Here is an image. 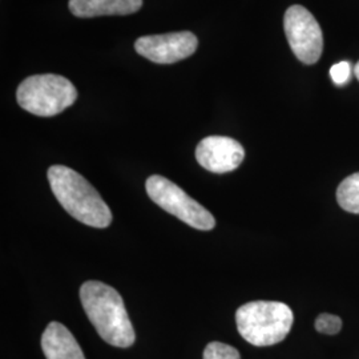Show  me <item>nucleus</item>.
I'll use <instances>...</instances> for the list:
<instances>
[{
    "label": "nucleus",
    "mask_w": 359,
    "mask_h": 359,
    "mask_svg": "<svg viewBox=\"0 0 359 359\" xmlns=\"http://www.w3.org/2000/svg\"><path fill=\"white\" fill-rule=\"evenodd\" d=\"M318 333L327 334V335H335L339 333L342 329V320L338 316L322 313L314 323Z\"/></svg>",
    "instance_id": "13"
},
{
    "label": "nucleus",
    "mask_w": 359,
    "mask_h": 359,
    "mask_svg": "<svg viewBox=\"0 0 359 359\" xmlns=\"http://www.w3.org/2000/svg\"><path fill=\"white\" fill-rule=\"evenodd\" d=\"M204 359H241V355L236 347L222 342H210L204 350Z\"/></svg>",
    "instance_id": "12"
},
{
    "label": "nucleus",
    "mask_w": 359,
    "mask_h": 359,
    "mask_svg": "<svg viewBox=\"0 0 359 359\" xmlns=\"http://www.w3.org/2000/svg\"><path fill=\"white\" fill-rule=\"evenodd\" d=\"M75 86L65 76L46 74L27 77L16 90L19 105L32 115L52 117L76 102Z\"/></svg>",
    "instance_id": "4"
},
{
    "label": "nucleus",
    "mask_w": 359,
    "mask_h": 359,
    "mask_svg": "<svg viewBox=\"0 0 359 359\" xmlns=\"http://www.w3.org/2000/svg\"><path fill=\"white\" fill-rule=\"evenodd\" d=\"M330 77L337 86H344L350 81L351 77V65L348 62L337 63L330 68Z\"/></svg>",
    "instance_id": "14"
},
{
    "label": "nucleus",
    "mask_w": 359,
    "mask_h": 359,
    "mask_svg": "<svg viewBox=\"0 0 359 359\" xmlns=\"http://www.w3.org/2000/svg\"><path fill=\"white\" fill-rule=\"evenodd\" d=\"M41 350L47 359H86L74 334L60 322L47 326L41 335Z\"/></svg>",
    "instance_id": "9"
},
{
    "label": "nucleus",
    "mask_w": 359,
    "mask_h": 359,
    "mask_svg": "<svg viewBox=\"0 0 359 359\" xmlns=\"http://www.w3.org/2000/svg\"><path fill=\"white\" fill-rule=\"evenodd\" d=\"M285 34L292 51L304 65H314L323 51V35L316 18L302 6L287 8L283 19Z\"/></svg>",
    "instance_id": "6"
},
{
    "label": "nucleus",
    "mask_w": 359,
    "mask_h": 359,
    "mask_svg": "<svg viewBox=\"0 0 359 359\" xmlns=\"http://www.w3.org/2000/svg\"><path fill=\"white\" fill-rule=\"evenodd\" d=\"M145 189L154 204L194 229L212 231L216 226L212 213L170 180L154 175L147 180Z\"/></svg>",
    "instance_id": "5"
},
{
    "label": "nucleus",
    "mask_w": 359,
    "mask_h": 359,
    "mask_svg": "<svg viewBox=\"0 0 359 359\" xmlns=\"http://www.w3.org/2000/svg\"><path fill=\"white\" fill-rule=\"evenodd\" d=\"M354 74H355V76H357V79L359 80V62L355 65V67H354Z\"/></svg>",
    "instance_id": "15"
},
{
    "label": "nucleus",
    "mask_w": 359,
    "mask_h": 359,
    "mask_svg": "<svg viewBox=\"0 0 359 359\" xmlns=\"http://www.w3.org/2000/svg\"><path fill=\"white\" fill-rule=\"evenodd\" d=\"M337 201L348 213L359 215V172L344 180L337 189Z\"/></svg>",
    "instance_id": "11"
},
{
    "label": "nucleus",
    "mask_w": 359,
    "mask_h": 359,
    "mask_svg": "<svg viewBox=\"0 0 359 359\" xmlns=\"http://www.w3.org/2000/svg\"><path fill=\"white\" fill-rule=\"evenodd\" d=\"M47 177L55 197L69 216L92 228L104 229L111 225V209L80 173L65 165H52Z\"/></svg>",
    "instance_id": "2"
},
{
    "label": "nucleus",
    "mask_w": 359,
    "mask_h": 359,
    "mask_svg": "<svg viewBox=\"0 0 359 359\" xmlns=\"http://www.w3.org/2000/svg\"><path fill=\"white\" fill-rule=\"evenodd\" d=\"M244 157V147L226 136H209L196 148L197 163L212 173L233 172L243 164Z\"/></svg>",
    "instance_id": "8"
},
{
    "label": "nucleus",
    "mask_w": 359,
    "mask_h": 359,
    "mask_svg": "<svg viewBox=\"0 0 359 359\" xmlns=\"http://www.w3.org/2000/svg\"><path fill=\"white\" fill-rule=\"evenodd\" d=\"M294 322L292 309L277 301H253L236 311L237 330L253 346L277 345L290 333Z\"/></svg>",
    "instance_id": "3"
},
{
    "label": "nucleus",
    "mask_w": 359,
    "mask_h": 359,
    "mask_svg": "<svg viewBox=\"0 0 359 359\" xmlns=\"http://www.w3.org/2000/svg\"><path fill=\"white\" fill-rule=\"evenodd\" d=\"M197 47V36L189 31L142 36L135 43L136 52L156 65L177 63L192 56Z\"/></svg>",
    "instance_id": "7"
},
{
    "label": "nucleus",
    "mask_w": 359,
    "mask_h": 359,
    "mask_svg": "<svg viewBox=\"0 0 359 359\" xmlns=\"http://www.w3.org/2000/svg\"><path fill=\"white\" fill-rule=\"evenodd\" d=\"M142 0H69V11L77 18L130 15L142 8Z\"/></svg>",
    "instance_id": "10"
},
{
    "label": "nucleus",
    "mask_w": 359,
    "mask_h": 359,
    "mask_svg": "<svg viewBox=\"0 0 359 359\" xmlns=\"http://www.w3.org/2000/svg\"><path fill=\"white\" fill-rule=\"evenodd\" d=\"M80 301L90 323L104 341L115 347H130L136 334L124 301L112 286L87 281L80 287Z\"/></svg>",
    "instance_id": "1"
}]
</instances>
